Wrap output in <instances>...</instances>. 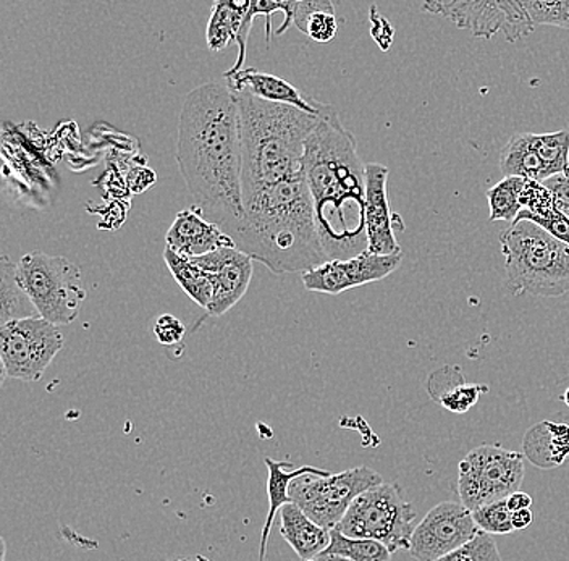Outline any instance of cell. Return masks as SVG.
I'll return each mask as SVG.
<instances>
[{
  "label": "cell",
  "instance_id": "1",
  "mask_svg": "<svg viewBox=\"0 0 569 561\" xmlns=\"http://www.w3.org/2000/svg\"><path fill=\"white\" fill-rule=\"evenodd\" d=\"M177 163L206 219L223 232L243 219L240 113L226 81L199 84L184 98L178 119Z\"/></svg>",
  "mask_w": 569,
  "mask_h": 561
},
{
  "label": "cell",
  "instance_id": "2",
  "mask_svg": "<svg viewBox=\"0 0 569 561\" xmlns=\"http://www.w3.org/2000/svg\"><path fill=\"white\" fill-rule=\"evenodd\" d=\"M302 163L327 261L366 253V163L332 106L306 141Z\"/></svg>",
  "mask_w": 569,
  "mask_h": 561
},
{
  "label": "cell",
  "instance_id": "3",
  "mask_svg": "<svg viewBox=\"0 0 569 561\" xmlns=\"http://www.w3.org/2000/svg\"><path fill=\"white\" fill-rule=\"evenodd\" d=\"M244 216L227 236L273 273H306L326 264L305 170L243 194Z\"/></svg>",
  "mask_w": 569,
  "mask_h": 561
},
{
  "label": "cell",
  "instance_id": "4",
  "mask_svg": "<svg viewBox=\"0 0 569 561\" xmlns=\"http://www.w3.org/2000/svg\"><path fill=\"white\" fill-rule=\"evenodd\" d=\"M243 146V194L305 170L306 141L318 116L291 106L262 101L247 91L234 92Z\"/></svg>",
  "mask_w": 569,
  "mask_h": 561
},
{
  "label": "cell",
  "instance_id": "5",
  "mask_svg": "<svg viewBox=\"0 0 569 561\" xmlns=\"http://www.w3.org/2000/svg\"><path fill=\"white\" fill-rule=\"evenodd\" d=\"M507 289L513 294L553 298L569 291V247L528 220L500 236Z\"/></svg>",
  "mask_w": 569,
  "mask_h": 561
},
{
  "label": "cell",
  "instance_id": "6",
  "mask_svg": "<svg viewBox=\"0 0 569 561\" xmlns=\"http://www.w3.org/2000/svg\"><path fill=\"white\" fill-rule=\"evenodd\" d=\"M18 277L39 318L59 327L80 315L88 291L80 268L69 259L33 251L18 261Z\"/></svg>",
  "mask_w": 569,
  "mask_h": 561
},
{
  "label": "cell",
  "instance_id": "7",
  "mask_svg": "<svg viewBox=\"0 0 569 561\" xmlns=\"http://www.w3.org/2000/svg\"><path fill=\"white\" fill-rule=\"evenodd\" d=\"M416 518L418 513L405 500L403 489L395 482H383L361 493L336 529L347 538L371 539L383 543L395 553L409 549Z\"/></svg>",
  "mask_w": 569,
  "mask_h": 561
},
{
  "label": "cell",
  "instance_id": "8",
  "mask_svg": "<svg viewBox=\"0 0 569 561\" xmlns=\"http://www.w3.org/2000/svg\"><path fill=\"white\" fill-rule=\"evenodd\" d=\"M383 484L382 475L369 467L351 470L305 474L290 484V503H295L320 528L336 529L348 508L361 493Z\"/></svg>",
  "mask_w": 569,
  "mask_h": 561
},
{
  "label": "cell",
  "instance_id": "9",
  "mask_svg": "<svg viewBox=\"0 0 569 561\" xmlns=\"http://www.w3.org/2000/svg\"><path fill=\"white\" fill-rule=\"evenodd\" d=\"M525 481V458L498 445L471 450L458 467V495L469 511L507 500Z\"/></svg>",
  "mask_w": 569,
  "mask_h": 561
},
{
  "label": "cell",
  "instance_id": "10",
  "mask_svg": "<svg viewBox=\"0 0 569 561\" xmlns=\"http://www.w3.org/2000/svg\"><path fill=\"white\" fill-rule=\"evenodd\" d=\"M63 343L66 339L59 327L39 315L0 327L2 382L6 378L23 382L41 381Z\"/></svg>",
  "mask_w": 569,
  "mask_h": 561
},
{
  "label": "cell",
  "instance_id": "11",
  "mask_svg": "<svg viewBox=\"0 0 569 561\" xmlns=\"http://www.w3.org/2000/svg\"><path fill=\"white\" fill-rule=\"evenodd\" d=\"M478 534V524L468 508L461 502H442L416 525L408 552L418 561H437Z\"/></svg>",
  "mask_w": 569,
  "mask_h": 561
},
{
  "label": "cell",
  "instance_id": "12",
  "mask_svg": "<svg viewBox=\"0 0 569 561\" xmlns=\"http://www.w3.org/2000/svg\"><path fill=\"white\" fill-rule=\"evenodd\" d=\"M401 261L403 253L379 256L366 251L343 261H327L326 264L302 273V285L308 291L337 297L343 291L386 279L400 268Z\"/></svg>",
  "mask_w": 569,
  "mask_h": 561
},
{
  "label": "cell",
  "instance_id": "13",
  "mask_svg": "<svg viewBox=\"0 0 569 561\" xmlns=\"http://www.w3.org/2000/svg\"><path fill=\"white\" fill-rule=\"evenodd\" d=\"M193 262L211 280L212 301L209 315L227 314L247 294L252 279V258L238 248H222Z\"/></svg>",
  "mask_w": 569,
  "mask_h": 561
},
{
  "label": "cell",
  "instance_id": "14",
  "mask_svg": "<svg viewBox=\"0 0 569 561\" xmlns=\"http://www.w3.org/2000/svg\"><path fill=\"white\" fill-rule=\"evenodd\" d=\"M390 170L382 163H366V236L368 251L372 254H400L401 248L395 237V226L405 230L403 220L390 209L389 183Z\"/></svg>",
  "mask_w": 569,
  "mask_h": 561
},
{
  "label": "cell",
  "instance_id": "15",
  "mask_svg": "<svg viewBox=\"0 0 569 561\" xmlns=\"http://www.w3.org/2000/svg\"><path fill=\"white\" fill-rule=\"evenodd\" d=\"M422 10L442 16L472 37L490 39L503 33L507 23V0H429Z\"/></svg>",
  "mask_w": 569,
  "mask_h": 561
},
{
  "label": "cell",
  "instance_id": "16",
  "mask_svg": "<svg viewBox=\"0 0 569 561\" xmlns=\"http://www.w3.org/2000/svg\"><path fill=\"white\" fill-rule=\"evenodd\" d=\"M166 241L167 248L191 259L222 248H237L234 241L217 223L206 219L196 206L178 212Z\"/></svg>",
  "mask_w": 569,
  "mask_h": 561
},
{
  "label": "cell",
  "instance_id": "17",
  "mask_svg": "<svg viewBox=\"0 0 569 561\" xmlns=\"http://www.w3.org/2000/svg\"><path fill=\"white\" fill-rule=\"evenodd\" d=\"M223 81L229 84L231 91H247L254 98L262 99L276 104L291 106L302 110V112L315 113L318 116L323 108V102L316 101L312 98H306L298 88L288 83L284 78L276 77L266 72H259L256 69H243L240 72H227L223 74Z\"/></svg>",
  "mask_w": 569,
  "mask_h": 561
},
{
  "label": "cell",
  "instance_id": "18",
  "mask_svg": "<svg viewBox=\"0 0 569 561\" xmlns=\"http://www.w3.org/2000/svg\"><path fill=\"white\" fill-rule=\"evenodd\" d=\"M329 529L316 524L300 507L287 503L280 510V534L301 561L318 559L330 545Z\"/></svg>",
  "mask_w": 569,
  "mask_h": 561
},
{
  "label": "cell",
  "instance_id": "19",
  "mask_svg": "<svg viewBox=\"0 0 569 561\" xmlns=\"http://www.w3.org/2000/svg\"><path fill=\"white\" fill-rule=\"evenodd\" d=\"M525 454L542 470L563 467L569 461V425L543 421L525 437Z\"/></svg>",
  "mask_w": 569,
  "mask_h": 561
},
{
  "label": "cell",
  "instance_id": "20",
  "mask_svg": "<svg viewBox=\"0 0 569 561\" xmlns=\"http://www.w3.org/2000/svg\"><path fill=\"white\" fill-rule=\"evenodd\" d=\"M267 467V497H269V511H267L264 528H262L261 535V552H259V561H266L267 543H269L270 531H272L273 521H276L277 513L287 503H290V484L297 478L305 474H323L326 470H320L316 467H300L297 470H291L293 464L288 461H277L272 458H264Z\"/></svg>",
  "mask_w": 569,
  "mask_h": 561
},
{
  "label": "cell",
  "instance_id": "21",
  "mask_svg": "<svg viewBox=\"0 0 569 561\" xmlns=\"http://www.w3.org/2000/svg\"><path fill=\"white\" fill-rule=\"evenodd\" d=\"M36 315L38 311L33 301L28 297L18 277V262L9 256H3L0 259V325Z\"/></svg>",
  "mask_w": 569,
  "mask_h": 561
},
{
  "label": "cell",
  "instance_id": "22",
  "mask_svg": "<svg viewBox=\"0 0 569 561\" xmlns=\"http://www.w3.org/2000/svg\"><path fill=\"white\" fill-rule=\"evenodd\" d=\"M500 169L505 177H519V179L546 183L551 179L546 163L540 161L533 151L529 133H518L505 144L500 152Z\"/></svg>",
  "mask_w": 569,
  "mask_h": 561
},
{
  "label": "cell",
  "instance_id": "23",
  "mask_svg": "<svg viewBox=\"0 0 569 561\" xmlns=\"http://www.w3.org/2000/svg\"><path fill=\"white\" fill-rule=\"evenodd\" d=\"M249 2H217L212 3L209 16L206 41L212 52H220L229 48L231 42H237L247 19Z\"/></svg>",
  "mask_w": 569,
  "mask_h": 561
},
{
  "label": "cell",
  "instance_id": "24",
  "mask_svg": "<svg viewBox=\"0 0 569 561\" xmlns=\"http://www.w3.org/2000/svg\"><path fill=\"white\" fill-rule=\"evenodd\" d=\"M163 261H166L167 268H169L170 273H172L173 279L177 280L181 290H183L196 304H199V307L208 311L212 301V285L211 280H209L204 271H201V269L194 264L193 259L178 254L167 247L166 251H163Z\"/></svg>",
  "mask_w": 569,
  "mask_h": 561
},
{
  "label": "cell",
  "instance_id": "25",
  "mask_svg": "<svg viewBox=\"0 0 569 561\" xmlns=\"http://www.w3.org/2000/svg\"><path fill=\"white\" fill-rule=\"evenodd\" d=\"M528 180L519 177H505L498 181L496 187L487 191V201H489L490 220H505V222L515 223L518 216L521 214L522 191H525Z\"/></svg>",
  "mask_w": 569,
  "mask_h": 561
},
{
  "label": "cell",
  "instance_id": "26",
  "mask_svg": "<svg viewBox=\"0 0 569 561\" xmlns=\"http://www.w3.org/2000/svg\"><path fill=\"white\" fill-rule=\"evenodd\" d=\"M533 151L546 163L551 177L569 176V131L529 133Z\"/></svg>",
  "mask_w": 569,
  "mask_h": 561
},
{
  "label": "cell",
  "instance_id": "27",
  "mask_svg": "<svg viewBox=\"0 0 569 561\" xmlns=\"http://www.w3.org/2000/svg\"><path fill=\"white\" fill-rule=\"evenodd\" d=\"M326 552L347 557L355 561H391L393 553L383 543L371 539H351L341 534L338 529L330 532V545Z\"/></svg>",
  "mask_w": 569,
  "mask_h": 561
},
{
  "label": "cell",
  "instance_id": "28",
  "mask_svg": "<svg viewBox=\"0 0 569 561\" xmlns=\"http://www.w3.org/2000/svg\"><path fill=\"white\" fill-rule=\"evenodd\" d=\"M533 27L547 24L569 30V0H521Z\"/></svg>",
  "mask_w": 569,
  "mask_h": 561
},
{
  "label": "cell",
  "instance_id": "29",
  "mask_svg": "<svg viewBox=\"0 0 569 561\" xmlns=\"http://www.w3.org/2000/svg\"><path fill=\"white\" fill-rule=\"evenodd\" d=\"M479 531L489 535L511 534L513 528V513L508 510L507 500L490 503V505L472 511Z\"/></svg>",
  "mask_w": 569,
  "mask_h": 561
},
{
  "label": "cell",
  "instance_id": "30",
  "mask_svg": "<svg viewBox=\"0 0 569 561\" xmlns=\"http://www.w3.org/2000/svg\"><path fill=\"white\" fill-rule=\"evenodd\" d=\"M486 392L487 387L478 385V383L469 385V383H465L461 379V381L451 385L450 389L445 390L437 400L450 413L462 414L471 410L478 403L480 395Z\"/></svg>",
  "mask_w": 569,
  "mask_h": 561
},
{
  "label": "cell",
  "instance_id": "31",
  "mask_svg": "<svg viewBox=\"0 0 569 561\" xmlns=\"http://www.w3.org/2000/svg\"><path fill=\"white\" fill-rule=\"evenodd\" d=\"M437 561H501V555L492 535L479 531L472 541Z\"/></svg>",
  "mask_w": 569,
  "mask_h": 561
},
{
  "label": "cell",
  "instance_id": "32",
  "mask_svg": "<svg viewBox=\"0 0 569 561\" xmlns=\"http://www.w3.org/2000/svg\"><path fill=\"white\" fill-rule=\"evenodd\" d=\"M518 220H528V222L536 223L540 229L546 230L551 237L563 241V243L569 247V219L567 216L561 214V212L555 208V204L549 206V208L539 209V211L536 212L521 211V214L518 216ZM518 220H516V222H518Z\"/></svg>",
  "mask_w": 569,
  "mask_h": 561
},
{
  "label": "cell",
  "instance_id": "33",
  "mask_svg": "<svg viewBox=\"0 0 569 561\" xmlns=\"http://www.w3.org/2000/svg\"><path fill=\"white\" fill-rule=\"evenodd\" d=\"M316 12L336 13V7H333V3L330 2V0H298V2H293V0H291L290 12L284 17L282 27L277 30V37H282L284 31H288V28H290L291 24H295L301 33L306 34L308 21L311 19L312 13Z\"/></svg>",
  "mask_w": 569,
  "mask_h": 561
},
{
  "label": "cell",
  "instance_id": "34",
  "mask_svg": "<svg viewBox=\"0 0 569 561\" xmlns=\"http://www.w3.org/2000/svg\"><path fill=\"white\" fill-rule=\"evenodd\" d=\"M533 24L526 12L522 2L507 0V23H505L503 37L508 42H516L519 39L529 37L533 31Z\"/></svg>",
  "mask_w": 569,
  "mask_h": 561
},
{
  "label": "cell",
  "instance_id": "35",
  "mask_svg": "<svg viewBox=\"0 0 569 561\" xmlns=\"http://www.w3.org/2000/svg\"><path fill=\"white\" fill-rule=\"evenodd\" d=\"M338 31V21L333 12L312 13L306 28V37L316 42H330L336 38Z\"/></svg>",
  "mask_w": 569,
  "mask_h": 561
},
{
  "label": "cell",
  "instance_id": "36",
  "mask_svg": "<svg viewBox=\"0 0 569 561\" xmlns=\"http://www.w3.org/2000/svg\"><path fill=\"white\" fill-rule=\"evenodd\" d=\"M184 333H187V329H184V324H181V321H178L176 315L162 314L156 321V339L159 343L167 344V347L180 343L184 339Z\"/></svg>",
  "mask_w": 569,
  "mask_h": 561
},
{
  "label": "cell",
  "instance_id": "37",
  "mask_svg": "<svg viewBox=\"0 0 569 561\" xmlns=\"http://www.w3.org/2000/svg\"><path fill=\"white\" fill-rule=\"evenodd\" d=\"M369 20H371L372 24L371 34L373 41L377 42V46H379L383 52L389 51L391 44H393L395 28L391 27L390 21L387 20L386 17H382L377 12L376 6L371 7V16H369Z\"/></svg>",
  "mask_w": 569,
  "mask_h": 561
},
{
  "label": "cell",
  "instance_id": "38",
  "mask_svg": "<svg viewBox=\"0 0 569 561\" xmlns=\"http://www.w3.org/2000/svg\"><path fill=\"white\" fill-rule=\"evenodd\" d=\"M546 187L553 194L555 208L569 219V176L551 177Z\"/></svg>",
  "mask_w": 569,
  "mask_h": 561
},
{
  "label": "cell",
  "instance_id": "39",
  "mask_svg": "<svg viewBox=\"0 0 569 561\" xmlns=\"http://www.w3.org/2000/svg\"><path fill=\"white\" fill-rule=\"evenodd\" d=\"M507 505L511 513H515V511L531 510L532 497L529 495V493L519 492L518 490V492L511 493V495L508 497Z\"/></svg>",
  "mask_w": 569,
  "mask_h": 561
},
{
  "label": "cell",
  "instance_id": "40",
  "mask_svg": "<svg viewBox=\"0 0 569 561\" xmlns=\"http://www.w3.org/2000/svg\"><path fill=\"white\" fill-rule=\"evenodd\" d=\"M533 513L531 510L515 511L513 513V528L515 531H525L532 524Z\"/></svg>",
  "mask_w": 569,
  "mask_h": 561
},
{
  "label": "cell",
  "instance_id": "41",
  "mask_svg": "<svg viewBox=\"0 0 569 561\" xmlns=\"http://www.w3.org/2000/svg\"><path fill=\"white\" fill-rule=\"evenodd\" d=\"M312 561H355V560L347 559V557L336 555V553L323 552V553H320L318 559L312 560Z\"/></svg>",
  "mask_w": 569,
  "mask_h": 561
},
{
  "label": "cell",
  "instance_id": "42",
  "mask_svg": "<svg viewBox=\"0 0 569 561\" xmlns=\"http://www.w3.org/2000/svg\"><path fill=\"white\" fill-rule=\"evenodd\" d=\"M563 400L565 403H567V407L569 408V387L567 389V392H565Z\"/></svg>",
  "mask_w": 569,
  "mask_h": 561
},
{
  "label": "cell",
  "instance_id": "43",
  "mask_svg": "<svg viewBox=\"0 0 569 561\" xmlns=\"http://www.w3.org/2000/svg\"><path fill=\"white\" fill-rule=\"evenodd\" d=\"M177 561H187V560H177Z\"/></svg>",
  "mask_w": 569,
  "mask_h": 561
}]
</instances>
